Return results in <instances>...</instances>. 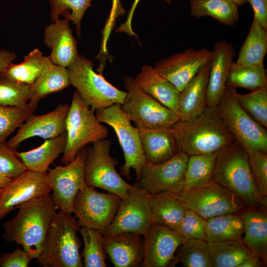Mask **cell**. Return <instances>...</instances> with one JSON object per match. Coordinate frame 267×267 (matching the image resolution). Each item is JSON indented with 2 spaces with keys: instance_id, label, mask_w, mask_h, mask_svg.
<instances>
[{
  "instance_id": "1",
  "label": "cell",
  "mask_w": 267,
  "mask_h": 267,
  "mask_svg": "<svg viewBox=\"0 0 267 267\" xmlns=\"http://www.w3.org/2000/svg\"><path fill=\"white\" fill-rule=\"evenodd\" d=\"M16 215L3 223L5 241L16 243L32 259L42 250L50 223L57 208L52 196L32 200L20 206Z\"/></svg>"
},
{
  "instance_id": "2",
  "label": "cell",
  "mask_w": 267,
  "mask_h": 267,
  "mask_svg": "<svg viewBox=\"0 0 267 267\" xmlns=\"http://www.w3.org/2000/svg\"><path fill=\"white\" fill-rule=\"evenodd\" d=\"M171 129L179 151L189 156L217 153L235 141L219 116L216 106L207 107L189 120H179Z\"/></svg>"
},
{
  "instance_id": "3",
  "label": "cell",
  "mask_w": 267,
  "mask_h": 267,
  "mask_svg": "<svg viewBox=\"0 0 267 267\" xmlns=\"http://www.w3.org/2000/svg\"><path fill=\"white\" fill-rule=\"evenodd\" d=\"M212 180L234 193L245 205L266 207L259 193L247 151L237 141L218 153Z\"/></svg>"
},
{
  "instance_id": "4",
  "label": "cell",
  "mask_w": 267,
  "mask_h": 267,
  "mask_svg": "<svg viewBox=\"0 0 267 267\" xmlns=\"http://www.w3.org/2000/svg\"><path fill=\"white\" fill-rule=\"evenodd\" d=\"M72 213L59 211L51 222L41 252L37 259L44 267H83L80 253L81 227Z\"/></svg>"
},
{
  "instance_id": "5",
  "label": "cell",
  "mask_w": 267,
  "mask_h": 267,
  "mask_svg": "<svg viewBox=\"0 0 267 267\" xmlns=\"http://www.w3.org/2000/svg\"><path fill=\"white\" fill-rule=\"evenodd\" d=\"M236 88L226 86L216 106L218 113L235 140L249 156L257 151L267 152V129L256 121L240 105Z\"/></svg>"
},
{
  "instance_id": "6",
  "label": "cell",
  "mask_w": 267,
  "mask_h": 267,
  "mask_svg": "<svg viewBox=\"0 0 267 267\" xmlns=\"http://www.w3.org/2000/svg\"><path fill=\"white\" fill-rule=\"evenodd\" d=\"M93 67L90 60L79 55L67 67L70 85L76 88L82 100L94 111L115 104L122 105L127 92L112 85L101 73L95 72Z\"/></svg>"
},
{
  "instance_id": "7",
  "label": "cell",
  "mask_w": 267,
  "mask_h": 267,
  "mask_svg": "<svg viewBox=\"0 0 267 267\" xmlns=\"http://www.w3.org/2000/svg\"><path fill=\"white\" fill-rule=\"evenodd\" d=\"M66 142L61 162L72 161L87 145L106 138L107 128L97 119L94 110L81 98L76 90L66 120Z\"/></svg>"
},
{
  "instance_id": "8",
  "label": "cell",
  "mask_w": 267,
  "mask_h": 267,
  "mask_svg": "<svg viewBox=\"0 0 267 267\" xmlns=\"http://www.w3.org/2000/svg\"><path fill=\"white\" fill-rule=\"evenodd\" d=\"M95 115L101 123L110 126L117 135L125 160L124 164L120 168L121 174L129 180L131 170L134 169L137 180L146 161L138 128L133 126L132 121L119 104L96 110Z\"/></svg>"
},
{
  "instance_id": "9",
  "label": "cell",
  "mask_w": 267,
  "mask_h": 267,
  "mask_svg": "<svg viewBox=\"0 0 267 267\" xmlns=\"http://www.w3.org/2000/svg\"><path fill=\"white\" fill-rule=\"evenodd\" d=\"M124 82L127 95L121 108L135 127H171L180 120L175 112L140 88L134 78L127 76Z\"/></svg>"
},
{
  "instance_id": "10",
  "label": "cell",
  "mask_w": 267,
  "mask_h": 267,
  "mask_svg": "<svg viewBox=\"0 0 267 267\" xmlns=\"http://www.w3.org/2000/svg\"><path fill=\"white\" fill-rule=\"evenodd\" d=\"M87 149L84 176L87 186L115 193L122 199L134 185L127 183L117 172V161L110 155L111 141L106 138L91 144Z\"/></svg>"
},
{
  "instance_id": "11",
  "label": "cell",
  "mask_w": 267,
  "mask_h": 267,
  "mask_svg": "<svg viewBox=\"0 0 267 267\" xmlns=\"http://www.w3.org/2000/svg\"><path fill=\"white\" fill-rule=\"evenodd\" d=\"M121 199L115 193L100 192L93 187L87 186L76 194L72 213L81 226L98 230L104 236L115 218Z\"/></svg>"
},
{
  "instance_id": "12",
  "label": "cell",
  "mask_w": 267,
  "mask_h": 267,
  "mask_svg": "<svg viewBox=\"0 0 267 267\" xmlns=\"http://www.w3.org/2000/svg\"><path fill=\"white\" fill-rule=\"evenodd\" d=\"M177 197L187 209L207 220L242 211L245 204L233 192L213 180L204 185L181 191Z\"/></svg>"
},
{
  "instance_id": "13",
  "label": "cell",
  "mask_w": 267,
  "mask_h": 267,
  "mask_svg": "<svg viewBox=\"0 0 267 267\" xmlns=\"http://www.w3.org/2000/svg\"><path fill=\"white\" fill-rule=\"evenodd\" d=\"M189 155L179 151L171 158L152 164L146 161L140 177L134 184L150 195L178 194L182 190Z\"/></svg>"
},
{
  "instance_id": "14",
  "label": "cell",
  "mask_w": 267,
  "mask_h": 267,
  "mask_svg": "<svg viewBox=\"0 0 267 267\" xmlns=\"http://www.w3.org/2000/svg\"><path fill=\"white\" fill-rule=\"evenodd\" d=\"M87 149L85 147L76 157L64 166L58 165L46 173L57 209L72 213V205L79 191L87 186L84 176V166Z\"/></svg>"
},
{
  "instance_id": "15",
  "label": "cell",
  "mask_w": 267,
  "mask_h": 267,
  "mask_svg": "<svg viewBox=\"0 0 267 267\" xmlns=\"http://www.w3.org/2000/svg\"><path fill=\"white\" fill-rule=\"evenodd\" d=\"M153 222L149 194L134 185L127 196L121 199L115 218L103 236L130 232L144 237Z\"/></svg>"
},
{
  "instance_id": "16",
  "label": "cell",
  "mask_w": 267,
  "mask_h": 267,
  "mask_svg": "<svg viewBox=\"0 0 267 267\" xmlns=\"http://www.w3.org/2000/svg\"><path fill=\"white\" fill-rule=\"evenodd\" d=\"M51 191L46 174L25 171L1 188L0 220L21 205L45 197Z\"/></svg>"
},
{
  "instance_id": "17",
  "label": "cell",
  "mask_w": 267,
  "mask_h": 267,
  "mask_svg": "<svg viewBox=\"0 0 267 267\" xmlns=\"http://www.w3.org/2000/svg\"><path fill=\"white\" fill-rule=\"evenodd\" d=\"M212 55L211 50L190 47L157 61L154 68L180 92Z\"/></svg>"
},
{
  "instance_id": "18",
  "label": "cell",
  "mask_w": 267,
  "mask_h": 267,
  "mask_svg": "<svg viewBox=\"0 0 267 267\" xmlns=\"http://www.w3.org/2000/svg\"><path fill=\"white\" fill-rule=\"evenodd\" d=\"M143 239L142 267L175 266L176 250L186 240L177 231L154 222Z\"/></svg>"
},
{
  "instance_id": "19",
  "label": "cell",
  "mask_w": 267,
  "mask_h": 267,
  "mask_svg": "<svg viewBox=\"0 0 267 267\" xmlns=\"http://www.w3.org/2000/svg\"><path fill=\"white\" fill-rule=\"evenodd\" d=\"M69 105L60 104L47 113L30 114L19 127L16 134L7 141L15 149L24 140L34 137L44 139L57 137L66 132V120Z\"/></svg>"
},
{
  "instance_id": "20",
  "label": "cell",
  "mask_w": 267,
  "mask_h": 267,
  "mask_svg": "<svg viewBox=\"0 0 267 267\" xmlns=\"http://www.w3.org/2000/svg\"><path fill=\"white\" fill-rule=\"evenodd\" d=\"M103 237L104 251L114 267L142 266L144 258V239L141 235L125 232Z\"/></svg>"
},
{
  "instance_id": "21",
  "label": "cell",
  "mask_w": 267,
  "mask_h": 267,
  "mask_svg": "<svg viewBox=\"0 0 267 267\" xmlns=\"http://www.w3.org/2000/svg\"><path fill=\"white\" fill-rule=\"evenodd\" d=\"M207 89V107H216L222 97L236 51L233 44L220 40L214 44Z\"/></svg>"
},
{
  "instance_id": "22",
  "label": "cell",
  "mask_w": 267,
  "mask_h": 267,
  "mask_svg": "<svg viewBox=\"0 0 267 267\" xmlns=\"http://www.w3.org/2000/svg\"><path fill=\"white\" fill-rule=\"evenodd\" d=\"M66 19H59L45 27L44 43L51 48L49 56L55 64L67 68L79 56L77 42Z\"/></svg>"
},
{
  "instance_id": "23",
  "label": "cell",
  "mask_w": 267,
  "mask_h": 267,
  "mask_svg": "<svg viewBox=\"0 0 267 267\" xmlns=\"http://www.w3.org/2000/svg\"><path fill=\"white\" fill-rule=\"evenodd\" d=\"M211 61L202 66L179 92L177 114L179 120H189L203 112L207 105V89Z\"/></svg>"
},
{
  "instance_id": "24",
  "label": "cell",
  "mask_w": 267,
  "mask_h": 267,
  "mask_svg": "<svg viewBox=\"0 0 267 267\" xmlns=\"http://www.w3.org/2000/svg\"><path fill=\"white\" fill-rule=\"evenodd\" d=\"M137 128L146 161L152 164L161 163L179 151L171 127Z\"/></svg>"
},
{
  "instance_id": "25",
  "label": "cell",
  "mask_w": 267,
  "mask_h": 267,
  "mask_svg": "<svg viewBox=\"0 0 267 267\" xmlns=\"http://www.w3.org/2000/svg\"><path fill=\"white\" fill-rule=\"evenodd\" d=\"M240 215L244 225L243 242L250 252L264 262L267 259V216L261 206H249Z\"/></svg>"
},
{
  "instance_id": "26",
  "label": "cell",
  "mask_w": 267,
  "mask_h": 267,
  "mask_svg": "<svg viewBox=\"0 0 267 267\" xmlns=\"http://www.w3.org/2000/svg\"><path fill=\"white\" fill-rule=\"evenodd\" d=\"M134 79L144 91L177 114L179 92L154 67L144 65Z\"/></svg>"
},
{
  "instance_id": "27",
  "label": "cell",
  "mask_w": 267,
  "mask_h": 267,
  "mask_svg": "<svg viewBox=\"0 0 267 267\" xmlns=\"http://www.w3.org/2000/svg\"><path fill=\"white\" fill-rule=\"evenodd\" d=\"M41 72L30 86L29 101L38 103L48 95L63 90L70 82L67 68L54 64L49 56H44Z\"/></svg>"
},
{
  "instance_id": "28",
  "label": "cell",
  "mask_w": 267,
  "mask_h": 267,
  "mask_svg": "<svg viewBox=\"0 0 267 267\" xmlns=\"http://www.w3.org/2000/svg\"><path fill=\"white\" fill-rule=\"evenodd\" d=\"M66 142V132L59 136L45 139L39 146L24 152H17L26 170L46 174L49 166L61 154Z\"/></svg>"
},
{
  "instance_id": "29",
  "label": "cell",
  "mask_w": 267,
  "mask_h": 267,
  "mask_svg": "<svg viewBox=\"0 0 267 267\" xmlns=\"http://www.w3.org/2000/svg\"><path fill=\"white\" fill-rule=\"evenodd\" d=\"M149 203L153 222L176 230L187 210L177 195L149 194Z\"/></svg>"
},
{
  "instance_id": "30",
  "label": "cell",
  "mask_w": 267,
  "mask_h": 267,
  "mask_svg": "<svg viewBox=\"0 0 267 267\" xmlns=\"http://www.w3.org/2000/svg\"><path fill=\"white\" fill-rule=\"evenodd\" d=\"M267 52V30L255 18L238 53L234 64L237 65L264 66Z\"/></svg>"
},
{
  "instance_id": "31",
  "label": "cell",
  "mask_w": 267,
  "mask_h": 267,
  "mask_svg": "<svg viewBox=\"0 0 267 267\" xmlns=\"http://www.w3.org/2000/svg\"><path fill=\"white\" fill-rule=\"evenodd\" d=\"M190 14L197 18L211 17L227 26L239 18L238 6L231 0H190Z\"/></svg>"
},
{
  "instance_id": "32",
  "label": "cell",
  "mask_w": 267,
  "mask_h": 267,
  "mask_svg": "<svg viewBox=\"0 0 267 267\" xmlns=\"http://www.w3.org/2000/svg\"><path fill=\"white\" fill-rule=\"evenodd\" d=\"M212 267H240L249 259L255 256L241 239L222 242H207Z\"/></svg>"
},
{
  "instance_id": "33",
  "label": "cell",
  "mask_w": 267,
  "mask_h": 267,
  "mask_svg": "<svg viewBox=\"0 0 267 267\" xmlns=\"http://www.w3.org/2000/svg\"><path fill=\"white\" fill-rule=\"evenodd\" d=\"M243 234V221L235 214L217 216L207 220V242L238 240L241 239Z\"/></svg>"
},
{
  "instance_id": "34",
  "label": "cell",
  "mask_w": 267,
  "mask_h": 267,
  "mask_svg": "<svg viewBox=\"0 0 267 267\" xmlns=\"http://www.w3.org/2000/svg\"><path fill=\"white\" fill-rule=\"evenodd\" d=\"M218 153L188 156L181 191L204 185L212 180Z\"/></svg>"
},
{
  "instance_id": "35",
  "label": "cell",
  "mask_w": 267,
  "mask_h": 267,
  "mask_svg": "<svg viewBox=\"0 0 267 267\" xmlns=\"http://www.w3.org/2000/svg\"><path fill=\"white\" fill-rule=\"evenodd\" d=\"M44 56L38 48L34 49L24 57L22 62L10 64L0 76L31 86L41 72Z\"/></svg>"
},
{
  "instance_id": "36",
  "label": "cell",
  "mask_w": 267,
  "mask_h": 267,
  "mask_svg": "<svg viewBox=\"0 0 267 267\" xmlns=\"http://www.w3.org/2000/svg\"><path fill=\"white\" fill-rule=\"evenodd\" d=\"M226 85L251 90L267 86L266 70L264 66L237 65L233 62Z\"/></svg>"
},
{
  "instance_id": "37",
  "label": "cell",
  "mask_w": 267,
  "mask_h": 267,
  "mask_svg": "<svg viewBox=\"0 0 267 267\" xmlns=\"http://www.w3.org/2000/svg\"><path fill=\"white\" fill-rule=\"evenodd\" d=\"M177 263L184 267H212L207 242L197 239H187L177 248L175 253Z\"/></svg>"
},
{
  "instance_id": "38",
  "label": "cell",
  "mask_w": 267,
  "mask_h": 267,
  "mask_svg": "<svg viewBox=\"0 0 267 267\" xmlns=\"http://www.w3.org/2000/svg\"><path fill=\"white\" fill-rule=\"evenodd\" d=\"M79 232L83 239V264L85 267H106L103 249L104 237L98 230L81 226Z\"/></svg>"
},
{
  "instance_id": "39",
  "label": "cell",
  "mask_w": 267,
  "mask_h": 267,
  "mask_svg": "<svg viewBox=\"0 0 267 267\" xmlns=\"http://www.w3.org/2000/svg\"><path fill=\"white\" fill-rule=\"evenodd\" d=\"M50 16L52 22L58 20L60 16L72 21L76 27V34L81 37V22L85 12L92 5V0H48Z\"/></svg>"
},
{
  "instance_id": "40",
  "label": "cell",
  "mask_w": 267,
  "mask_h": 267,
  "mask_svg": "<svg viewBox=\"0 0 267 267\" xmlns=\"http://www.w3.org/2000/svg\"><path fill=\"white\" fill-rule=\"evenodd\" d=\"M38 103L29 101L22 107L8 106L0 105V143L6 139L33 113Z\"/></svg>"
},
{
  "instance_id": "41",
  "label": "cell",
  "mask_w": 267,
  "mask_h": 267,
  "mask_svg": "<svg viewBox=\"0 0 267 267\" xmlns=\"http://www.w3.org/2000/svg\"><path fill=\"white\" fill-rule=\"evenodd\" d=\"M236 99L243 109L256 121L267 127V86L245 94L236 93Z\"/></svg>"
},
{
  "instance_id": "42",
  "label": "cell",
  "mask_w": 267,
  "mask_h": 267,
  "mask_svg": "<svg viewBox=\"0 0 267 267\" xmlns=\"http://www.w3.org/2000/svg\"><path fill=\"white\" fill-rule=\"evenodd\" d=\"M30 100V86L0 76V105L22 107Z\"/></svg>"
},
{
  "instance_id": "43",
  "label": "cell",
  "mask_w": 267,
  "mask_h": 267,
  "mask_svg": "<svg viewBox=\"0 0 267 267\" xmlns=\"http://www.w3.org/2000/svg\"><path fill=\"white\" fill-rule=\"evenodd\" d=\"M207 220L194 211L187 209L177 231L183 238L206 241Z\"/></svg>"
},
{
  "instance_id": "44",
  "label": "cell",
  "mask_w": 267,
  "mask_h": 267,
  "mask_svg": "<svg viewBox=\"0 0 267 267\" xmlns=\"http://www.w3.org/2000/svg\"><path fill=\"white\" fill-rule=\"evenodd\" d=\"M26 170L15 149L10 147L7 142L0 143V173L13 179Z\"/></svg>"
},
{
  "instance_id": "45",
  "label": "cell",
  "mask_w": 267,
  "mask_h": 267,
  "mask_svg": "<svg viewBox=\"0 0 267 267\" xmlns=\"http://www.w3.org/2000/svg\"><path fill=\"white\" fill-rule=\"evenodd\" d=\"M249 163L257 189L263 197L267 198V152H255L249 156Z\"/></svg>"
},
{
  "instance_id": "46",
  "label": "cell",
  "mask_w": 267,
  "mask_h": 267,
  "mask_svg": "<svg viewBox=\"0 0 267 267\" xmlns=\"http://www.w3.org/2000/svg\"><path fill=\"white\" fill-rule=\"evenodd\" d=\"M126 12V10L122 6L120 0H112V6L110 14L101 31L102 39L100 50L96 57V58H98L100 62H105V60L108 58L107 57L109 56L107 48L108 40L115 27L116 19L120 16L124 15Z\"/></svg>"
},
{
  "instance_id": "47",
  "label": "cell",
  "mask_w": 267,
  "mask_h": 267,
  "mask_svg": "<svg viewBox=\"0 0 267 267\" xmlns=\"http://www.w3.org/2000/svg\"><path fill=\"white\" fill-rule=\"evenodd\" d=\"M33 259L22 248H17L10 253H3L0 256L1 267H27Z\"/></svg>"
},
{
  "instance_id": "48",
  "label": "cell",
  "mask_w": 267,
  "mask_h": 267,
  "mask_svg": "<svg viewBox=\"0 0 267 267\" xmlns=\"http://www.w3.org/2000/svg\"><path fill=\"white\" fill-rule=\"evenodd\" d=\"M251 5L254 17L267 30V0H246Z\"/></svg>"
},
{
  "instance_id": "49",
  "label": "cell",
  "mask_w": 267,
  "mask_h": 267,
  "mask_svg": "<svg viewBox=\"0 0 267 267\" xmlns=\"http://www.w3.org/2000/svg\"><path fill=\"white\" fill-rule=\"evenodd\" d=\"M168 4H170L172 0H163ZM140 0H134L132 6L128 13L127 19L124 23H122L119 27L117 29L116 33H125L130 37L133 36L138 39V36L134 32L132 27V22L135 9L138 5Z\"/></svg>"
},
{
  "instance_id": "50",
  "label": "cell",
  "mask_w": 267,
  "mask_h": 267,
  "mask_svg": "<svg viewBox=\"0 0 267 267\" xmlns=\"http://www.w3.org/2000/svg\"><path fill=\"white\" fill-rule=\"evenodd\" d=\"M16 57L15 52L4 49H0V76Z\"/></svg>"
},
{
  "instance_id": "51",
  "label": "cell",
  "mask_w": 267,
  "mask_h": 267,
  "mask_svg": "<svg viewBox=\"0 0 267 267\" xmlns=\"http://www.w3.org/2000/svg\"><path fill=\"white\" fill-rule=\"evenodd\" d=\"M261 260L256 256L246 260L240 266V267H257L261 266Z\"/></svg>"
},
{
  "instance_id": "52",
  "label": "cell",
  "mask_w": 267,
  "mask_h": 267,
  "mask_svg": "<svg viewBox=\"0 0 267 267\" xmlns=\"http://www.w3.org/2000/svg\"><path fill=\"white\" fill-rule=\"evenodd\" d=\"M12 179L0 173V187L3 188L7 185Z\"/></svg>"
},
{
  "instance_id": "53",
  "label": "cell",
  "mask_w": 267,
  "mask_h": 267,
  "mask_svg": "<svg viewBox=\"0 0 267 267\" xmlns=\"http://www.w3.org/2000/svg\"><path fill=\"white\" fill-rule=\"evenodd\" d=\"M235 3H236L238 6L244 5L247 2L246 0H231Z\"/></svg>"
},
{
  "instance_id": "54",
  "label": "cell",
  "mask_w": 267,
  "mask_h": 267,
  "mask_svg": "<svg viewBox=\"0 0 267 267\" xmlns=\"http://www.w3.org/2000/svg\"><path fill=\"white\" fill-rule=\"evenodd\" d=\"M1 188L0 187V191H1Z\"/></svg>"
}]
</instances>
